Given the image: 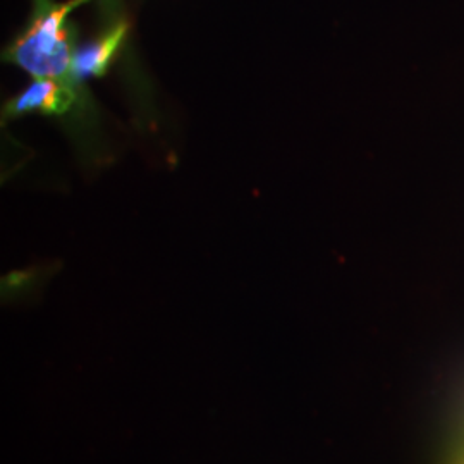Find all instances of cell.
<instances>
[{"instance_id":"obj_1","label":"cell","mask_w":464,"mask_h":464,"mask_svg":"<svg viewBox=\"0 0 464 464\" xmlns=\"http://www.w3.org/2000/svg\"><path fill=\"white\" fill-rule=\"evenodd\" d=\"M86 0H69L55 4L53 0H34V17L30 26L16 42L5 50V61L16 64L34 78L74 83V38L67 26V16Z\"/></svg>"},{"instance_id":"obj_2","label":"cell","mask_w":464,"mask_h":464,"mask_svg":"<svg viewBox=\"0 0 464 464\" xmlns=\"http://www.w3.org/2000/svg\"><path fill=\"white\" fill-rule=\"evenodd\" d=\"M80 88L55 80L34 78L19 95L4 107V119L40 114V116H67L78 103Z\"/></svg>"},{"instance_id":"obj_3","label":"cell","mask_w":464,"mask_h":464,"mask_svg":"<svg viewBox=\"0 0 464 464\" xmlns=\"http://www.w3.org/2000/svg\"><path fill=\"white\" fill-rule=\"evenodd\" d=\"M126 34H128V24L117 23L97 40L76 50L74 63H72L74 83L83 86L84 82L103 76L109 71L112 61L116 59L117 52L121 49Z\"/></svg>"},{"instance_id":"obj_4","label":"cell","mask_w":464,"mask_h":464,"mask_svg":"<svg viewBox=\"0 0 464 464\" xmlns=\"http://www.w3.org/2000/svg\"><path fill=\"white\" fill-rule=\"evenodd\" d=\"M450 464H464V433L463 439H459V442H458V446H456V450H454V454H452Z\"/></svg>"}]
</instances>
